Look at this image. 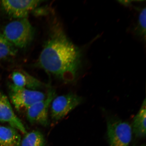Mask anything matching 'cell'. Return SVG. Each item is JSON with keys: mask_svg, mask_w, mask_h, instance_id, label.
I'll return each mask as SVG.
<instances>
[{"mask_svg": "<svg viewBox=\"0 0 146 146\" xmlns=\"http://www.w3.org/2000/svg\"><path fill=\"white\" fill-rule=\"evenodd\" d=\"M38 66L66 83L76 81L81 65L79 49L70 41L60 25L51 27Z\"/></svg>", "mask_w": 146, "mask_h": 146, "instance_id": "1", "label": "cell"}, {"mask_svg": "<svg viewBox=\"0 0 146 146\" xmlns=\"http://www.w3.org/2000/svg\"><path fill=\"white\" fill-rule=\"evenodd\" d=\"M3 34L15 48L24 49L33 39L35 30L27 18H24L8 24L3 29Z\"/></svg>", "mask_w": 146, "mask_h": 146, "instance_id": "2", "label": "cell"}, {"mask_svg": "<svg viewBox=\"0 0 146 146\" xmlns=\"http://www.w3.org/2000/svg\"><path fill=\"white\" fill-rule=\"evenodd\" d=\"M129 123L116 118L107 121V136L110 146H129L132 135Z\"/></svg>", "mask_w": 146, "mask_h": 146, "instance_id": "3", "label": "cell"}, {"mask_svg": "<svg viewBox=\"0 0 146 146\" xmlns=\"http://www.w3.org/2000/svg\"><path fill=\"white\" fill-rule=\"evenodd\" d=\"M10 90L11 101L18 111L23 109L27 110L46 96V94L41 91L16 86L13 84L10 85Z\"/></svg>", "mask_w": 146, "mask_h": 146, "instance_id": "4", "label": "cell"}, {"mask_svg": "<svg viewBox=\"0 0 146 146\" xmlns=\"http://www.w3.org/2000/svg\"><path fill=\"white\" fill-rule=\"evenodd\" d=\"M83 98L72 92L56 96L51 104V116L54 121L61 120L81 104Z\"/></svg>", "mask_w": 146, "mask_h": 146, "instance_id": "5", "label": "cell"}, {"mask_svg": "<svg viewBox=\"0 0 146 146\" xmlns=\"http://www.w3.org/2000/svg\"><path fill=\"white\" fill-rule=\"evenodd\" d=\"M56 96L54 89H49L44 100L36 102L26 110L27 120L31 123L46 127L49 125L48 112L49 107Z\"/></svg>", "mask_w": 146, "mask_h": 146, "instance_id": "6", "label": "cell"}, {"mask_svg": "<svg viewBox=\"0 0 146 146\" xmlns=\"http://www.w3.org/2000/svg\"><path fill=\"white\" fill-rule=\"evenodd\" d=\"M41 1L4 0L1 1L2 8L7 15L16 19L27 18L30 13L41 4Z\"/></svg>", "mask_w": 146, "mask_h": 146, "instance_id": "7", "label": "cell"}, {"mask_svg": "<svg viewBox=\"0 0 146 146\" xmlns=\"http://www.w3.org/2000/svg\"><path fill=\"white\" fill-rule=\"evenodd\" d=\"M0 121L8 123L10 126L18 129L23 134L27 133L23 124L14 112L7 96L0 92Z\"/></svg>", "mask_w": 146, "mask_h": 146, "instance_id": "8", "label": "cell"}, {"mask_svg": "<svg viewBox=\"0 0 146 146\" xmlns=\"http://www.w3.org/2000/svg\"><path fill=\"white\" fill-rule=\"evenodd\" d=\"M11 78L13 84L16 86L32 90L43 88L44 84L25 71H15L12 73Z\"/></svg>", "mask_w": 146, "mask_h": 146, "instance_id": "9", "label": "cell"}, {"mask_svg": "<svg viewBox=\"0 0 146 146\" xmlns=\"http://www.w3.org/2000/svg\"><path fill=\"white\" fill-rule=\"evenodd\" d=\"M21 136L13 127L0 126V146H20Z\"/></svg>", "mask_w": 146, "mask_h": 146, "instance_id": "10", "label": "cell"}, {"mask_svg": "<svg viewBox=\"0 0 146 146\" xmlns=\"http://www.w3.org/2000/svg\"><path fill=\"white\" fill-rule=\"evenodd\" d=\"M146 117V106L145 99L140 110L133 119L132 132L137 137L140 138L145 137Z\"/></svg>", "mask_w": 146, "mask_h": 146, "instance_id": "11", "label": "cell"}, {"mask_svg": "<svg viewBox=\"0 0 146 146\" xmlns=\"http://www.w3.org/2000/svg\"><path fill=\"white\" fill-rule=\"evenodd\" d=\"M46 140L42 133L34 130L25 134L20 146H45Z\"/></svg>", "mask_w": 146, "mask_h": 146, "instance_id": "12", "label": "cell"}, {"mask_svg": "<svg viewBox=\"0 0 146 146\" xmlns=\"http://www.w3.org/2000/svg\"><path fill=\"white\" fill-rule=\"evenodd\" d=\"M16 48L0 33V61L13 56L17 52Z\"/></svg>", "mask_w": 146, "mask_h": 146, "instance_id": "13", "label": "cell"}, {"mask_svg": "<svg viewBox=\"0 0 146 146\" xmlns=\"http://www.w3.org/2000/svg\"><path fill=\"white\" fill-rule=\"evenodd\" d=\"M146 8H144L140 13L139 17L137 33L145 36L146 34Z\"/></svg>", "mask_w": 146, "mask_h": 146, "instance_id": "14", "label": "cell"}, {"mask_svg": "<svg viewBox=\"0 0 146 146\" xmlns=\"http://www.w3.org/2000/svg\"><path fill=\"white\" fill-rule=\"evenodd\" d=\"M120 3H121V4H123L125 5H130L131 3V2L132 1H118Z\"/></svg>", "mask_w": 146, "mask_h": 146, "instance_id": "15", "label": "cell"}, {"mask_svg": "<svg viewBox=\"0 0 146 146\" xmlns=\"http://www.w3.org/2000/svg\"><path fill=\"white\" fill-rule=\"evenodd\" d=\"M146 146L145 145H140V146Z\"/></svg>", "mask_w": 146, "mask_h": 146, "instance_id": "16", "label": "cell"}]
</instances>
